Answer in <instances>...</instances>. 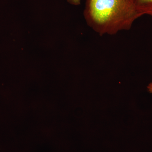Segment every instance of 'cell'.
I'll return each instance as SVG.
<instances>
[{"mask_svg": "<svg viewBox=\"0 0 152 152\" xmlns=\"http://www.w3.org/2000/svg\"><path fill=\"white\" fill-rule=\"evenodd\" d=\"M84 16L88 25L100 36L130 29L142 16L135 0H86Z\"/></svg>", "mask_w": 152, "mask_h": 152, "instance_id": "obj_1", "label": "cell"}, {"mask_svg": "<svg viewBox=\"0 0 152 152\" xmlns=\"http://www.w3.org/2000/svg\"><path fill=\"white\" fill-rule=\"evenodd\" d=\"M138 10L142 16H152V0H135Z\"/></svg>", "mask_w": 152, "mask_h": 152, "instance_id": "obj_2", "label": "cell"}, {"mask_svg": "<svg viewBox=\"0 0 152 152\" xmlns=\"http://www.w3.org/2000/svg\"><path fill=\"white\" fill-rule=\"evenodd\" d=\"M67 1L68 3L73 5H79L81 3V0H67Z\"/></svg>", "mask_w": 152, "mask_h": 152, "instance_id": "obj_3", "label": "cell"}, {"mask_svg": "<svg viewBox=\"0 0 152 152\" xmlns=\"http://www.w3.org/2000/svg\"><path fill=\"white\" fill-rule=\"evenodd\" d=\"M147 88L150 93H152V83H150L147 87Z\"/></svg>", "mask_w": 152, "mask_h": 152, "instance_id": "obj_4", "label": "cell"}]
</instances>
